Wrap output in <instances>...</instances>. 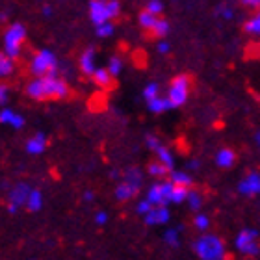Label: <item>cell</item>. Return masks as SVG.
Masks as SVG:
<instances>
[{"mask_svg": "<svg viewBox=\"0 0 260 260\" xmlns=\"http://www.w3.org/2000/svg\"><path fill=\"white\" fill-rule=\"evenodd\" d=\"M89 19L95 26H101L104 22H112L108 15V0H91L89 2Z\"/></svg>", "mask_w": 260, "mask_h": 260, "instance_id": "cell-6", "label": "cell"}, {"mask_svg": "<svg viewBox=\"0 0 260 260\" xmlns=\"http://www.w3.org/2000/svg\"><path fill=\"white\" fill-rule=\"evenodd\" d=\"M93 84L99 87V89H103V91H112V89H115V76L110 73L106 67H101V69H97L95 73H93L91 76Z\"/></svg>", "mask_w": 260, "mask_h": 260, "instance_id": "cell-7", "label": "cell"}, {"mask_svg": "<svg viewBox=\"0 0 260 260\" xmlns=\"http://www.w3.org/2000/svg\"><path fill=\"white\" fill-rule=\"evenodd\" d=\"M147 173L151 175V177H154V179H168V175H171L173 171L166 166V164H162L158 158H154V160H151V162L147 164Z\"/></svg>", "mask_w": 260, "mask_h": 260, "instance_id": "cell-13", "label": "cell"}, {"mask_svg": "<svg viewBox=\"0 0 260 260\" xmlns=\"http://www.w3.org/2000/svg\"><path fill=\"white\" fill-rule=\"evenodd\" d=\"M26 41V28L21 22L11 24L4 32V52L10 56L11 60H17L21 56L22 45Z\"/></svg>", "mask_w": 260, "mask_h": 260, "instance_id": "cell-2", "label": "cell"}, {"mask_svg": "<svg viewBox=\"0 0 260 260\" xmlns=\"http://www.w3.org/2000/svg\"><path fill=\"white\" fill-rule=\"evenodd\" d=\"M160 19H162L160 15H154V13H151L149 10H145V8H143V10L140 11V15H138V24H140L141 30L149 36V32L154 28V24H156Z\"/></svg>", "mask_w": 260, "mask_h": 260, "instance_id": "cell-11", "label": "cell"}, {"mask_svg": "<svg viewBox=\"0 0 260 260\" xmlns=\"http://www.w3.org/2000/svg\"><path fill=\"white\" fill-rule=\"evenodd\" d=\"M145 141L147 145H149V149H152V151H156L158 147H162V143H160V140H158L156 136H147Z\"/></svg>", "mask_w": 260, "mask_h": 260, "instance_id": "cell-30", "label": "cell"}, {"mask_svg": "<svg viewBox=\"0 0 260 260\" xmlns=\"http://www.w3.org/2000/svg\"><path fill=\"white\" fill-rule=\"evenodd\" d=\"M156 158L160 160L162 164H166L169 169H173V154H171V151H169L168 147H158L156 149Z\"/></svg>", "mask_w": 260, "mask_h": 260, "instance_id": "cell-21", "label": "cell"}, {"mask_svg": "<svg viewBox=\"0 0 260 260\" xmlns=\"http://www.w3.org/2000/svg\"><path fill=\"white\" fill-rule=\"evenodd\" d=\"M171 182L175 186H186V188H193V180H191L190 175L179 173V171H173L171 173Z\"/></svg>", "mask_w": 260, "mask_h": 260, "instance_id": "cell-20", "label": "cell"}, {"mask_svg": "<svg viewBox=\"0 0 260 260\" xmlns=\"http://www.w3.org/2000/svg\"><path fill=\"white\" fill-rule=\"evenodd\" d=\"M236 162H238V152L234 151L233 147L225 145L216 152V164L221 169L234 168V166H236Z\"/></svg>", "mask_w": 260, "mask_h": 260, "instance_id": "cell-8", "label": "cell"}, {"mask_svg": "<svg viewBox=\"0 0 260 260\" xmlns=\"http://www.w3.org/2000/svg\"><path fill=\"white\" fill-rule=\"evenodd\" d=\"M147 104H149V110H151L152 114H162V112L171 108L168 97H156V99H152V101H149Z\"/></svg>", "mask_w": 260, "mask_h": 260, "instance_id": "cell-19", "label": "cell"}, {"mask_svg": "<svg viewBox=\"0 0 260 260\" xmlns=\"http://www.w3.org/2000/svg\"><path fill=\"white\" fill-rule=\"evenodd\" d=\"M138 190H140V173L136 169H130L128 173H126L125 180L117 186L115 197L119 201H128L138 193Z\"/></svg>", "mask_w": 260, "mask_h": 260, "instance_id": "cell-5", "label": "cell"}, {"mask_svg": "<svg viewBox=\"0 0 260 260\" xmlns=\"http://www.w3.org/2000/svg\"><path fill=\"white\" fill-rule=\"evenodd\" d=\"M114 34V24L112 22H104L101 26H97V36L99 38H108Z\"/></svg>", "mask_w": 260, "mask_h": 260, "instance_id": "cell-28", "label": "cell"}, {"mask_svg": "<svg viewBox=\"0 0 260 260\" xmlns=\"http://www.w3.org/2000/svg\"><path fill=\"white\" fill-rule=\"evenodd\" d=\"M56 69H58V61H56V56L50 50L43 49L34 54L32 63H30V73L36 78L56 75Z\"/></svg>", "mask_w": 260, "mask_h": 260, "instance_id": "cell-3", "label": "cell"}, {"mask_svg": "<svg viewBox=\"0 0 260 260\" xmlns=\"http://www.w3.org/2000/svg\"><path fill=\"white\" fill-rule=\"evenodd\" d=\"M156 97H160V87H158V84H149V86L143 89V99L149 103V101H152V99H156Z\"/></svg>", "mask_w": 260, "mask_h": 260, "instance_id": "cell-24", "label": "cell"}, {"mask_svg": "<svg viewBox=\"0 0 260 260\" xmlns=\"http://www.w3.org/2000/svg\"><path fill=\"white\" fill-rule=\"evenodd\" d=\"M95 49L93 47H87L80 56V71L84 73L86 76H93V73L97 71V65H95Z\"/></svg>", "mask_w": 260, "mask_h": 260, "instance_id": "cell-10", "label": "cell"}, {"mask_svg": "<svg viewBox=\"0 0 260 260\" xmlns=\"http://www.w3.org/2000/svg\"><path fill=\"white\" fill-rule=\"evenodd\" d=\"M158 52H162V54H168V52H169V45L168 43H158Z\"/></svg>", "mask_w": 260, "mask_h": 260, "instance_id": "cell-32", "label": "cell"}, {"mask_svg": "<svg viewBox=\"0 0 260 260\" xmlns=\"http://www.w3.org/2000/svg\"><path fill=\"white\" fill-rule=\"evenodd\" d=\"M8 99H10V89L6 84H0V106L8 103Z\"/></svg>", "mask_w": 260, "mask_h": 260, "instance_id": "cell-31", "label": "cell"}, {"mask_svg": "<svg viewBox=\"0 0 260 260\" xmlns=\"http://www.w3.org/2000/svg\"><path fill=\"white\" fill-rule=\"evenodd\" d=\"M28 195H30L28 186H24V184L15 186V188H13V191H11V203H13V208H15L17 205H22V203H26Z\"/></svg>", "mask_w": 260, "mask_h": 260, "instance_id": "cell-15", "label": "cell"}, {"mask_svg": "<svg viewBox=\"0 0 260 260\" xmlns=\"http://www.w3.org/2000/svg\"><path fill=\"white\" fill-rule=\"evenodd\" d=\"M15 69V60H11L10 56L6 54L4 50L0 52V78H4V76H10Z\"/></svg>", "mask_w": 260, "mask_h": 260, "instance_id": "cell-17", "label": "cell"}, {"mask_svg": "<svg viewBox=\"0 0 260 260\" xmlns=\"http://www.w3.org/2000/svg\"><path fill=\"white\" fill-rule=\"evenodd\" d=\"M106 69H108L114 76H117L121 73V69H123V60H121L119 56H114V58H110L108 67H106Z\"/></svg>", "mask_w": 260, "mask_h": 260, "instance_id": "cell-22", "label": "cell"}, {"mask_svg": "<svg viewBox=\"0 0 260 260\" xmlns=\"http://www.w3.org/2000/svg\"><path fill=\"white\" fill-rule=\"evenodd\" d=\"M26 95L34 101H45V93H43V80L41 78H34L30 84L26 86Z\"/></svg>", "mask_w": 260, "mask_h": 260, "instance_id": "cell-14", "label": "cell"}, {"mask_svg": "<svg viewBox=\"0 0 260 260\" xmlns=\"http://www.w3.org/2000/svg\"><path fill=\"white\" fill-rule=\"evenodd\" d=\"M240 2H242L244 8L251 10L253 13H255V11H260V0H240Z\"/></svg>", "mask_w": 260, "mask_h": 260, "instance_id": "cell-29", "label": "cell"}, {"mask_svg": "<svg viewBox=\"0 0 260 260\" xmlns=\"http://www.w3.org/2000/svg\"><path fill=\"white\" fill-rule=\"evenodd\" d=\"M47 149V136L43 132L34 134L30 140L26 141V152L28 154H41Z\"/></svg>", "mask_w": 260, "mask_h": 260, "instance_id": "cell-12", "label": "cell"}, {"mask_svg": "<svg viewBox=\"0 0 260 260\" xmlns=\"http://www.w3.org/2000/svg\"><path fill=\"white\" fill-rule=\"evenodd\" d=\"M145 10H149L151 13H154V15H160V17H162L164 4L160 2V0H149V4L145 6Z\"/></svg>", "mask_w": 260, "mask_h": 260, "instance_id": "cell-27", "label": "cell"}, {"mask_svg": "<svg viewBox=\"0 0 260 260\" xmlns=\"http://www.w3.org/2000/svg\"><path fill=\"white\" fill-rule=\"evenodd\" d=\"M168 34H169V22L162 17V19L154 24V28L149 32V38H151V39H164Z\"/></svg>", "mask_w": 260, "mask_h": 260, "instance_id": "cell-18", "label": "cell"}, {"mask_svg": "<svg viewBox=\"0 0 260 260\" xmlns=\"http://www.w3.org/2000/svg\"><path fill=\"white\" fill-rule=\"evenodd\" d=\"M26 206L30 208V210H38L39 206H41V193L39 191H30V195H28V201H26Z\"/></svg>", "mask_w": 260, "mask_h": 260, "instance_id": "cell-23", "label": "cell"}, {"mask_svg": "<svg viewBox=\"0 0 260 260\" xmlns=\"http://www.w3.org/2000/svg\"><path fill=\"white\" fill-rule=\"evenodd\" d=\"M43 93H45V101L49 99H54V101H63L71 95V87L67 86V82L61 80L60 76L50 75L43 76Z\"/></svg>", "mask_w": 260, "mask_h": 260, "instance_id": "cell-4", "label": "cell"}, {"mask_svg": "<svg viewBox=\"0 0 260 260\" xmlns=\"http://www.w3.org/2000/svg\"><path fill=\"white\" fill-rule=\"evenodd\" d=\"M244 32L253 34V36H260V11H255L249 19L244 22Z\"/></svg>", "mask_w": 260, "mask_h": 260, "instance_id": "cell-16", "label": "cell"}, {"mask_svg": "<svg viewBox=\"0 0 260 260\" xmlns=\"http://www.w3.org/2000/svg\"><path fill=\"white\" fill-rule=\"evenodd\" d=\"M197 251H199L201 255H205V253H208L210 256L214 255V258H216L223 251V242L219 238H216V236H206V238H203L199 242Z\"/></svg>", "mask_w": 260, "mask_h": 260, "instance_id": "cell-9", "label": "cell"}, {"mask_svg": "<svg viewBox=\"0 0 260 260\" xmlns=\"http://www.w3.org/2000/svg\"><path fill=\"white\" fill-rule=\"evenodd\" d=\"M15 112L13 110H10V108H4V110H0V123L2 125H10L11 126V123H13V119H15Z\"/></svg>", "mask_w": 260, "mask_h": 260, "instance_id": "cell-26", "label": "cell"}, {"mask_svg": "<svg viewBox=\"0 0 260 260\" xmlns=\"http://www.w3.org/2000/svg\"><path fill=\"white\" fill-rule=\"evenodd\" d=\"M108 15H110V21H114V19H117L121 15L119 0H108Z\"/></svg>", "mask_w": 260, "mask_h": 260, "instance_id": "cell-25", "label": "cell"}, {"mask_svg": "<svg viewBox=\"0 0 260 260\" xmlns=\"http://www.w3.org/2000/svg\"><path fill=\"white\" fill-rule=\"evenodd\" d=\"M193 76L188 75V73H180V75L171 78L168 89V101L171 104V108H179V106L186 104L191 89H193Z\"/></svg>", "mask_w": 260, "mask_h": 260, "instance_id": "cell-1", "label": "cell"}]
</instances>
